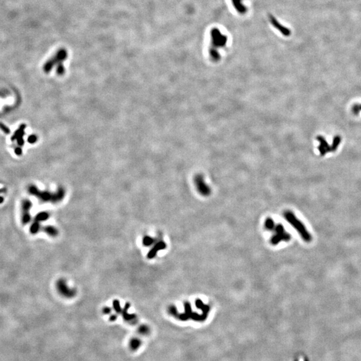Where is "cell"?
Listing matches in <instances>:
<instances>
[{
  "instance_id": "21",
  "label": "cell",
  "mask_w": 361,
  "mask_h": 361,
  "mask_svg": "<svg viewBox=\"0 0 361 361\" xmlns=\"http://www.w3.org/2000/svg\"><path fill=\"white\" fill-rule=\"evenodd\" d=\"M110 319H111V320H115L116 319V315H114V314L112 315L110 317Z\"/></svg>"
},
{
  "instance_id": "6",
  "label": "cell",
  "mask_w": 361,
  "mask_h": 361,
  "mask_svg": "<svg viewBox=\"0 0 361 361\" xmlns=\"http://www.w3.org/2000/svg\"><path fill=\"white\" fill-rule=\"evenodd\" d=\"M32 206V202L28 199H24L22 203V222L23 225H26L31 221L30 211Z\"/></svg>"
},
{
  "instance_id": "18",
  "label": "cell",
  "mask_w": 361,
  "mask_h": 361,
  "mask_svg": "<svg viewBox=\"0 0 361 361\" xmlns=\"http://www.w3.org/2000/svg\"><path fill=\"white\" fill-rule=\"evenodd\" d=\"M37 140V138L36 135H31L28 138V142H30V143H34L36 142Z\"/></svg>"
},
{
  "instance_id": "15",
  "label": "cell",
  "mask_w": 361,
  "mask_h": 361,
  "mask_svg": "<svg viewBox=\"0 0 361 361\" xmlns=\"http://www.w3.org/2000/svg\"><path fill=\"white\" fill-rule=\"evenodd\" d=\"M275 224L274 221L270 217H268L265 221H264V227L268 231H272L274 230Z\"/></svg>"
},
{
  "instance_id": "14",
  "label": "cell",
  "mask_w": 361,
  "mask_h": 361,
  "mask_svg": "<svg viewBox=\"0 0 361 361\" xmlns=\"http://www.w3.org/2000/svg\"><path fill=\"white\" fill-rule=\"evenodd\" d=\"M156 241V240L153 237H152L149 235H146L142 239V244L145 247H149L152 245H153Z\"/></svg>"
},
{
  "instance_id": "16",
  "label": "cell",
  "mask_w": 361,
  "mask_h": 361,
  "mask_svg": "<svg viewBox=\"0 0 361 361\" xmlns=\"http://www.w3.org/2000/svg\"><path fill=\"white\" fill-rule=\"evenodd\" d=\"M112 304H113L114 309H115V310L117 313H121V312H122V308H121V307L120 302H119V301H118V300H116H116H115L113 301Z\"/></svg>"
},
{
  "instance_id": "20",
  "label": "cell",
  "mask_w": 361,
  "mask_h": 361,
  "mask_svg": "<svg viewBox=\"0 0 361 361\" xmlns=\"http://www.w3.org/2000/svg\"><path fill=\"white\" fill-rule=\"evenodd\" d=\"M103 312L104 313V314H110V313L111 312V309L108 307H105V308H103Z\"/></svg>"
},
{
  "instance_id": "13",
  "label": "cell",
  "mask_w": 361,
  "mask_h": 361,
  "mask_svg": "<svg viewBox=\"0 0 361 361\" xmlns=\"http://www.w3.org/2000/svg\"><path fill=\"white\" fill-rule=\"evenodd\" d=\"M40 227L41 225L40 222L34 220L30 227V231L32 234H36L37 232L40 231Z\"/></svg>"
},
{
  "instance_id": "5",
  "label": "cell",
  "mask_w": 361,
  "mask_h": 361,
  "mask_svg": "<svg viewBox=\"0 0 361 361\" xmlns=\"http://www.w3.org/2000/svg\"><path fill=\"white\" fill-rule=\"evenodd\" d=\"M194 183L196 186L198 192L203 196H209L211 194V190L210 186L205 181L202 175H197L194 177Z\"/></svg>"
},
{
  "instance_id": "1",
  "label": "cell",
  "mask_w": 361,
  "mask_h": 361,
  "mask_svg": "<svg viewBox=\"0 0 361 361\" xmlns=\"http://www.w3.org/2000/svg\"><path fill=\"white\" fill-rule=\"evenodd\" d=\"M28 192L42 202H51L56 203L61 201L65 196V190L62 187H59L56 193L50 191H40L34 185H31L28 188Z\"/></svg>"
},
{
  "instance_id": "12",
  "label": "cell",
  "mask_w": 361,
  "mask_h": 361,
  "mask_svg": "<svg viewBox=\"0 0 361 361\" xmlns=\"http://www.w3.org/2000/svg\"><path fill=\"white\" fill-rule=\"evenodd\" d=\"M49 217H50V215H49L48 213L46 212V211H42V212L37 213V214L35 216L34 220H36L37 221H39V222L44 221H46L47 219H48Z\"/></svg>"
},
{
  "instance_id": "4",
  "label": "cell",
  "mask_w": 361,
  "mask_h": 361,
  "mask_svg": "<svg viewBox=\"0 0 361 361\" xmlns=\"http://www.w3.org/2000/svg\"><path fill=\"white\" fill-rule=\"evenodd\" d=\"M56 288L60 295L65 298H73L77 294V290L74 288H70L64 279H60L57 281Z\"/></svg>"
},
{
  "instance_id": "10",
  "label": "cell",
  "mask_w": 361,
  "mask_h": 361,
  "mask_svg": "<svg viewBox=\"0 0 361 361\" xmlns=\"http://www.w3.org/2000/svg\"><path fill=\"white\" fill-rule=\"evenodd\" d=\"M43 231L45 232L46 234L48 235L50 237H56L58 234V230L55 228L54 226L52 225H47L43 227Z\"/></svg>"
},
{
  "instance_id": "17",
  "label": "cell",
  "mask_w": 361,
  "mask_h": 361,
  "mask_svg": "<svg viewBox=\"0 0 361 361\" xmlns=\"http://www.w3.org/2000/svg\"><path fill=\"white\" fill-rule=\"evenodd\" d=\"M57 73L59 75H62L64 73V68L62 64L58 65V68H57Z\"/></svg>"
},
{
  "instance_id": "3",
  "label": "cell",
  "mask_w": 361,
  "mask_h": 361,
  "mask_svg": "<svg viewBox=\"0 0 361 361\" xmlns=\"http://www.w3.org/2000/svg\"><path fill=\"white\" fill-rule=\"evenodd\" d=\"M272 231H274V235L271 237L270 243L273 245H276L282 241H289L292 238L291 235L286 231L281 224H275Z\"/></svg>"
},
{
  "instance_id": "7",
  "label": "cell",
  "mask_w": 361,
  "mask_h": 361,
  "mask_svg": "<svg viewBox=\"0 0 361 361\" xmlns=\"http://www.w3.org/2000/svg\"><path fill=\"white\" fill-rule=\"evenodd\" d=\"M166 248H167V244H166L164 241L159 240L158 241H156L154 244L153 248H152L149 251L148 254H147V258L149 259L154 258L156 255L159 252V251L165 250Z\"/></svg>"
},
{
  "instance_id": "11",
  "label": "cell",
  "mask_w": 361,
  "mask_h": 361,
  "mask_svg": "<svg viewBox=\"0 0 361 361\" xmlns=\"http://www.w3.org/2000/svg\"><path fill=\"white\" fill-rule=\"evenodd\" d=\"M271 18L272 19V23L274 25V26H275V27H277L278 29L281 32L282 34L285 36H289L290 35V31H289L288 28L285 27L284 26H282V25H280L279 23L278 22V21L276 20H275V19L272 17H271Z\"/></svg>"
},
{
  "instance_id": "2",
  "label": "cell",
  "mask_w": 361,
  "mask_h": 361,
  "mask_svg": "<svg viewBox=\"0 0 361 361\" xmlns=\"http://www.w3.org/2000/svg\"><path fill=\"white\" fill-rule=\"evenodd\" d=\"M284 217L291 226L295 230L301 238L306 243H310L312 240V237L310 233L308 231L304 224L298 219L294 213L291 211H286L284 213Z\"/></svg>"
},
{
  "instance_id": "19",
  "label": "cell",
  "mask_w": 361,
  "mask_h": 361,
  "mask_svg": "<svg viewBox=\"0 0 361 361\" xmlns=\"http://www.w3.org/2000/svg\"><path fill=\"white\" fill-rule=\"evenodd\" d=\"M0 128H1V129H2L3 131H4L5 132H6V133H7V132H9V130L7 129V127L5 126L4 125L0 124Z\"/></svg>"
},
{
  "instance_id": "8",
  "label": "cell",
  "mask_w": 361,
  "mask_h": 361,
  "mask_svg": "<svg viewBox=\"0 0 361 361\" xmlns=\"http://www.w3.org/2000/svg\"><path fill=\"white\" fill-rule=\"evenodd\" d=\"M25 125H22L20 127V129H19L16 132V133L14 134V135L12 136V140H16L17 141V142L19 143L20 145H22L23 143V136L24 135V131H25Z\"/></svg>"
},
{
  "instance_id": "9",
  "label": "cell",
  "mask_w": 361,
  "mask_h": 361,
  "mask_svg": "<svg viewBox=\"0 0 361 361\" xmlns=\"http://www.w3.org/2000/svg\"><path fill=\"white\" fill-rule=\"evenodd\" d=\"M129 307H130V304L126 303L124 309L122 310V313L123 317H124V318L126 320L132 322V321H133L135 320L136 316L135 314H129V313H128V309H129Z\"/></svg>"
}]
</instances>
